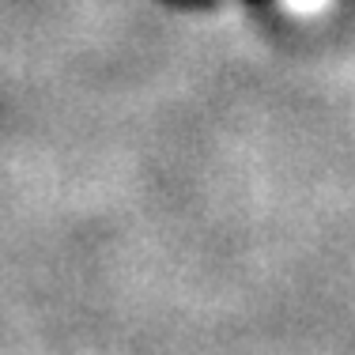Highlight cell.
I'll list each match as a JSON object with an SVG mask.
<instances>
[{
	"label": "cell",
	"instance_id": "obj_1",
	"mask_svg": "<svg viewBox=\"0 0 355 355\" xmlns=\"http://www.w3.org/2000/svg\"><path fill=\"white\" fill-rule=\"evenodd\" d=\"M321 4H325V0H287V8H291V12H318Z\"/></svg>",
	"mask_w": 355,
	"mask_h": 355
}]
</instances>
